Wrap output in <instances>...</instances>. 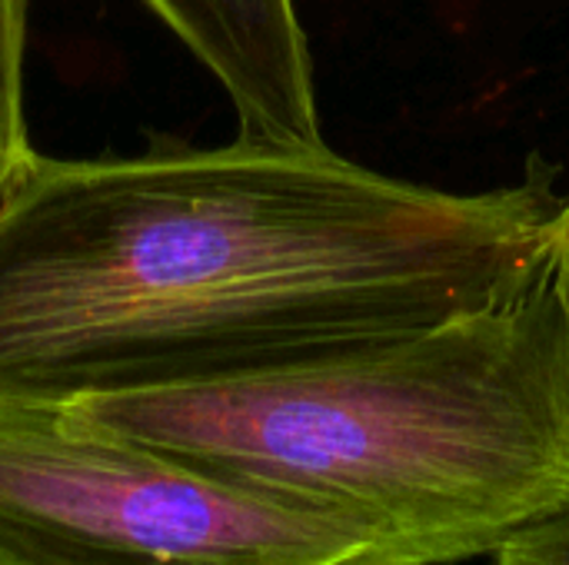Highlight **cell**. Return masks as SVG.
<instances>
[{
  "instance_id": "obj_3",
  "label": "cell",
  "mask_w": 569,
  "mask_h": 565,
  "mask_svg": "<svg viewBox=\"0 0 569 565\" xmlns=\"http://www.w3.org/2000/svg\"><path fill=\"white\" fill-rule=\"evenodd\" d=\"M0 565H397L363 523L0 403Z\"/></svg>"
},
{
  "instance_id": "obj_2",
  "label": "cell",
  "mask_w": 569,
  "mask_h": 565,
  "mask_svg": "<svg viewBox=\"0 0 569 565\" xmlns=\"http://www.w3.org/2000/svg\"><path fill=\"white\" fill-rule=\"evenodd\" d=\"M60 410L350 516L397 565L483 559L569 513V326L550 280L417 333Z\"/></svg>"
},
{
  "instance_id": "obj_5",
  "label": "cell",
  "mask_w": 569,
  "mask_h": 565,
  "mask_svg": "<svg viewBox=\"0 0 569 565\" xmlns=\"http://www.w3.org/2000/svg\"><path fill=\"white\" fill-rule=\"evenodd\" d=\"M27 0H0V213L23 183L37 150L23 110Z\"/></svg>"
},
{
  "instance_id": "obj_4",
  "label": "cell",
  "mask_w": 569,
  "mask_h": 565,
  "mask_svg": "<svg viewBox=\"0 0 569 565\" xmlns=\"http://www.w3.org/2000/svg\"><path fill=\"white\" fill-rule=\"evenodd\" d=\"M147 7L223 87L240 140L327 143L297 0H147Z\"/></svg>"
},
{
  "instance_id": "obj_1",
  "label": "cell",
  "mask_w": 569,
  "mask_h": 565,
  "mask_svg": "<svg viewBox=\"0 0 569 565\" xmlns=\"http://www.w3.org/2000/svg\"><path fill=\"white\" fill-rule=\"evenodd\" d=\"M543 167L457 193L327 143L33 157L0 213V403L70 406L390 340L550 280Z\"/></svg>"
},
{
  "instance_id": "obj_6",
  "label": "cell",
  "mask_w": 569,
  "mask_h": 565,
  "mask_svg": "<svg viewBox=\"0 0 569 565\" xmlns=\"http://www.w3.org/2000/svg\"><path fill=\"white\" fill-rule=\"evenodd\" d=\"M490 559L493 565H569V513L517 533Z\"/></svg>"
},
{
  "instance_id": "obj_7",
  "label": "cell",
  "mask_w": 569,
  "mask_h": 565,
  "mask_svg": "<svg viewBox=\"0 0 569 565\" xmlns=\"http://www.w3.org/2000/svg\"><path fill=\"white\" fill-rule=\"evenodd\" d=\"M550 286L557 290L569 326V200H563L553 226V256H550Z\"/></svg>"
}]
</instances>
